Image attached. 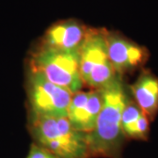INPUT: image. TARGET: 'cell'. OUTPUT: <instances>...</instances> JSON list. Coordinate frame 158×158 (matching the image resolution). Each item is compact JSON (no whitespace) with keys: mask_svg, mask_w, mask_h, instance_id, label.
<instances>
[{"mask_svg":"<svg viewBox=\"0 0 158 158\" xmlns=\"http://www.w3.org/2000/svg\"><path fill=\"white\" fill-rule=\"evenodd\" d=\"M100 90L101 111L95 127L87 134L90 158H121L126 140L121 126L122 113L130 97L120 75Z\"/></svg>","mask_w":158,"mask_h":158,"instance_id":"6da1fadb","label":"cell"},{"mask_svg":"<svg viewBox=\"0 0 158 158\" xmlns=\"http://www.w3.org/2000/svg\"><path fill=\"white\" fill-rule=\"evenodd\" d=\"M28 128L34 143L58 158H90L87 134L75 129L67 118L30 115Z\"/></svg>","mask_w":158,"mask_h":158,"instance_id":"7a4b0ae2","label":"cell"},{"mask_svg":"<svg viewBox=\"0 0 158 158\" xmlns=\"http://www.w3.org/2000/svg\"><path fill=\"white\" fill-rule=\"evenodd\" d=\"M28 68L72 94L80 91L84 86L79 51L58 50L39 46L30 56Z\"/></svg>","mask_w":158,"mask_h":158,"instance_id":"3957f363","label":"cell"},{"mask_svg":"<svg viewBox=\"0 0 158 158\" xmlns=\"http://www.w3.org/2000/svg\"><path fill=\"white\" fill-rule=\"evenodd\" d=\"M107 32L105 28L88 27L79 50L81 77L84 85L92 90L104 88L118 75L108 56Z\"/></svg>","mask_w":158,"mask_h":158,"instance_id":"277c9868","label":"cell"},{"mask_svg":"<svg viewBox=\"0 0 158 158\" xmlns=\"http://www.w3.org/2000/svg\"><path fill=\"white\" fill-rule=\"evenodd\" d=\"M27 92L30 115L50 118H67L72 93L51 83L43 75L27 69Z\"/></svg>","mask_w":158,"mask_h":158,"instance_id":"5b68a950","label":"cell"},{"mask_svg":"<svg viewBox=\"0 0 158 158\" xmlns=\"http://www.w3.org/2000/svg\"><path fill=\"white\" fill-rule=\"evenodd\" d=\"M109 59L115 72H126L141 67L148 58L147 48L116 33L107 32Z\"/></svg>","mask_w":158,"mask_h":158,"instance_id":"8992f818","label":"cell"},{"mask_svg":"<svg viewBox=\"0 0 158 158\" xmlns=\"http://www.w3.org/2000/svg\"><path fill=\"white\" fill-rule=\"evenodd\" d=\"M102 105L103 96L100 89L80 90L72 95L67 118L75 129L88 134L95 127Z\"/></svg>","mask_w":158,"mask_h":158,"instance_id":"52a82bcc","label":"cell"},{"mask_svg":"<svg viewBox=\"0 0 158 158\" xmlns=\"http://www.w3.org/2000/svg\"><path fill=\"white\" fill-rule=\"evenodd\" d=\"M88 27L75 19L62 20L46 31L40 47L64 51H79Z\"/></svg>","mask_w":158,"mask_h":158,"instance_id":"ba28073f","label":"cell"},{"mask_svg":"<svg viewBox=\"0 0 158 158\" xmlns=\"http://www.w3.org/2000/svg\"><path fill=\"white\" fill-rule=\"evenodd\" d=\"M130 88L134 101L148 119H153L158 113L157 77L148 70H142Z\"/></svg>","mask_w":158,"mask_h":158,"instance_id":"9c48e42d","label":"cell"},{"mask_svg":"<svg viewBox=\"0 0 158 158\" xmlns=\"http://www.w3.org/2000/svg\"><path fill=\"white\" fill-rule=\"evenodd\" d=\"M122 130L126 139L146 141L149 134V119L131 98L122 113Z\"/></svg>","mask_w":158,"mask_h":158,"instance_id":"30bf717a","label":"cell"},{"mask_svg":"<svg viewBox=\"0 0 158 158\" xmlns=\"http://www.w3.org/2000/svg\"><path fill=\"white\" fill-rule=\"evenodd\" d=\"M27 158H58L52 153L48 151L47 149L40 147L39 145L32 143L30 149H29L28 155Z\"/></svg>","mask_w":158,"mask_h":158,"instance_id":"8fae6325","label":"cell"}]
</instances>
